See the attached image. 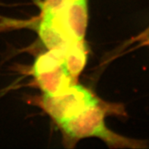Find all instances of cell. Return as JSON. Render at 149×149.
<instances>
[{"label":"cell","mask_w":149,"mask_h":149,"mask_svg":"<svg viewBox=\"0 0 149 149\" xmlns=\"http://www.w3.org/2000/svg\"><path fill=\"white\" fill-rule=\"evenodd\" d=\"M104 116L105 112L98 103L61 124L60 127L67 137L72 140L98 137L110 146L129 148H145L147 146L143 141L128 139L112 132L105 126Z\"/></svg>","instance_id":"cell-1"},{"label":"cell","mask_w":149,"mask_h":149,"mask_svg":"<svg viewBox=\"0 0 149 149\" xmlns=\"http://www.w3.org/2000/svg\"><path fill=\"white\" fill-rule=\"evenodd\" d=\"M43 94L55 96L74 84L65 62L64 49H49L36 59L32 70Z\"/></svg>","instance_id":"cell-2"},{"label":"cell","mask_w":149,"mask_h":149,"mask_svg":"<svg viewBox=\"0 0 149 149\" xmlns=\"http://www.w3.org/2000/svg\"><path fill=\"white\" fill-rule=\"evenodd\" d=\"M43 107L59 126L99 103L90 91L79 84H72L55 96L43 94Z\"/></svg>","instance_id":"cell-3"}]
</instances>
